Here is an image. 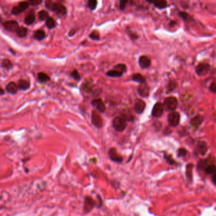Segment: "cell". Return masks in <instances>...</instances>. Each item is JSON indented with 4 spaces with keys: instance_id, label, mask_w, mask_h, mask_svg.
<instances>
[{
    "instance_id": "1",
    "label": "cell",
    "mask_w": 216,
    "mask_h": 216,
    "mask_svg": "<svg viewBox=\"0 0 216 216\" xmlns=\"http://www.w3.org/2000/svg\"><path fill=\"white\" fill-rule=\"evenodd\" d=\"M197 170L203 171L207 175L215 174V165L214 158L209 157L205 159H201L197 164Z\"/></svg>"
},
{
    "instance_id": "2",
    "label": "cell",
    "mask_w": 216,
    "mask_h": 216,
    "mask_svg": "<svg viewBox=\"0 0 216 216\" xmlns=\"http://www.w3.org/2000/svg\"><path fill=\"white\" fill-rule=\"evenodd\" d=\"M46 7L51 10L57 14L65 15L67 14V8L62 4L60 3H54L50 1H46Z\"/></svg>"
},
{
    "instance_id": "3",
    "label": "cell",
    "mask_w": 216,
    "mask_h": 216,
    "mask_svg": "<svg viewBox=\"0 0 216 216\" xmlns=\"http://www.w3.org/2000/svg\"><path fill=\"white\" fill-rule=\"evenodd\" d=\"M164 109L165 112L175 111L178 107V101L174 96H169L164 100Z\"/></svg>"
},
{
    "instance_id": "4",
    "label": "cell",
    "mask_w": 216,
    "mask_h": 216,
    "mask_svg": "<svg viewBox=\"0 0 216 216\" xmlns=\"http://www.w3.org/2000/svg\"><path fill=\"white\" fill-rule=\"evenodd\" d=\"M112 126L118 132L124 131L127 127V119L125 117H115L112 121Z\"/></svg>"
},
{
    "instance_id": "5",
    "label": "cell",
    "mask_w": 216,
    "mask_h": 216,
    "mask_svg": "<svg viewBox=\"0 0 216 216\" xmlns=\"http://www.w3.org/2000/svg\"><path fill=\"white\" fill-rule=\"evenodd\" d=\"M91 119L92 125L96 127V128L101 129L102 128L103 125V119L98 112L96 110H92Z\"/></svg>"
},
{
    "instance_id": "6",
    "label": "cell",
    "mask_w": 216,
    "mask_h": 216,
    "mask_svg": "<svg viewBox=\"0 0 216 216\" xmlns=\"http://www.w3.org/2000/svg\"><path fill=\"white\" fill-rule=\"evenodd\" d=\"M210 70V65L206 62H201L197 65L195 68V72L198 76H205Z\"/></svg>"
},
{
    "instance_id": "7",
    "label": "cell",
    "mask_w": 216,
    "mask_h": 216,
    "mask_svg": "<svg viewBox=\"0 0 216 216\" xmlns=\"http://www.w3.org/2000/svg\"><path fill=\"white\" fill-rule=\"evenodd\" d=\"M96 205V202L95 200L90 196H86L84 198L83 212L84 214H88L94 209Z\"/></svg>"
},
{
    "instance_id": "8",
    "label": "cell",
    "mask_w": 216,
    "mask_h": 216,
    "mask_svg": "<svg viewBox=\"0 0 216 216\" xmlns=\"http://www.w3.org/2000/svg\"><path fill=\"white\" fill-rule=\"evenodd\" d=\"M167 121L169 126L171 127H177L180 122V114L178 112L173 111L169 114L167 116Z\"/></svg>"
},
{
    "instance_id": "9",
    "label": "cell",
    "mask_w": 216,
    "mask_h": 216,
    "mask_svg": "<svg viewBox=\"0 0 216 216\" xmlns=\"http://www.w3.org/2000/svg\"><path fill=\"white\" fill-rule=\"evenodd\" d=\"M164 112L163 104L160 102H157L154 105L152 110V115L155 118H160L162 116Z\"/></svg>"
},
{
    "instance_id": "10",
    "label": "cell",
    "mask_w": 216,
    "mask_h": 216,
    "mask_svg": "<svg viewBox=\"0 0 216 216\" xmlns=\"http://www.w3.org/2000/svg\"><path fill=\"white\" fill-rule=\"evenodd\" d=\"M208 150L207 143L204 141H198L195 150V155H205Z\"/></svg>"
},
{
    "instance_id": "11",
    "label": "cell",
    "mask_w": 216,
    "mask_h": 216,
    "mask_svg": "<svg viewBox=\"0 0 216 216\" xmlns=\"http://www.w3.org/2000/svg\"><path fill=\"white\" fill-rule=\"evenodd\" d=\"M29 6V2L22 1L19 3L18 6H14L12 10H11V13L15 15H17L22 13L23 11H24L26 9H28Z\"/></svg>"
},
{
    "instance_id": "12",
    "label": "cell",
    "mask_w": 216,
    "mask_h": 216,
    "mask_svg": "<svg viewBox=\"0 0 216 216\" xmlns=\"http://www.w3.org/2000/svg\"><path fill=\"white\" fill-rule=\"evenodd\" d=\"M91 105L92 107L96 108V110H97L99 113H105L106 111V107L104 104L103 100L102 99H95L92 100Z\"/></svg>"
},
{
    "instance_id": "13",
    "label": "cell",
    "mask_w": 216,
    "mask_h": 216,
    "mask_svg": "<svg viewBox=\"0 0 216 216\" xmlns=\"http://www.w3.org/2000/svg\"><path fill=\"white\" fill-rule=\"evenodd\" d=\"M109 156L110 159L115 162L121 163L123 161V157L118 153L115 148H111L109 150Z\"/></svg>"
},
{
    "instance_id": "14",
    "label": "cell",
    "mask_w": 216,
    "mask_h": 216,
    "mask_svg": "<svg viewBox=\"0 0 216 216\" xmlns=\"http://www.w3.org/2000/svg\"><path fill=\"white\" fill-rule=\"evenodd\" d=\"M3 25L6 30L10 32H16L19 28L18 22L15 20L6 21L3 23Z\"/></svg>"
},
{
    "instance_id": "15",
    "label": "cell",
    "mask_w": 216,
    "mask_h": 216,
    "mask_svg": "<svg viewBox=\"0 0 216 216\" xmlns=\"http://www.w3.org/2000/svg\"><path fill=\"white\" fill-rule=\"evenodd\" d=\"M146 108L145 102L141 99H137L134 105V110L137 114H141Z\"/></svg>"
},
{
    "instance_id": "16",
    "label": "cell",
    "mask_w": 216,
    "mask_h": 216,
    "mask_svg": "<svg viewBox=\"0 0 216 216\" xmlns=\"http://www.w3.org/2000/svg\"><path fill=\"white\" fill-rule=\"evenodd\" d=\"M138 64L141 68L147 69L151 66L152 61L151 60H150L147 56L142 55L139 58Z\"/></svg>"
},
{
    "instance_id": "17",
    "label": "cell",
    "mask_w": 216,
    "mask_h": 216,
    "mask_svg": "<svg viewBox=\"0 0 216 216\" xmlns=\"http://www.w3.org/2000/svg\"><path fill=\"white\" fill-rule=\"evenodd\" d=\"M203 122V117L201 115H196V116L191 119L190 120V125L192 126L193 128L195 130H197L200 126L202 125Z\"/></svg>"
},
{
    "instance_id": "18",
    "label": "cell",
    "mask_w": 216,
    "mask_h": 216,
    "mask_svg": "<svg viewBox=\"0 0 216 216\" xmlns=\"http://www.w3.org/2000/svg\"><path fill=\"white\" fill-rule=\"evenodd\" d=\"M150 87L146 83L140 84L138 88V94L142 98H148L150 95Z\"/></svg>"
},
{
    "instance_id": "19",
    "label": "cell",
    "mask_w": 216,
    "mask_h": 216,
    "mask_svg": "<svg viewBox=\"0 0 216 216\" xmlns=\"http://www.w3.org/2000/svg\"><path fill=\"white\" fill-rule=\"evenodd\" d=\"M148 3L153 4V6H155L156 8L159 10H164L168 6L167 1L165 0H160V1H146Z\"/></svg>"
},
{
    "instance_id": "20",
    "label": "cell",
    "mask_w": 216,
    "mask_h": 216,
    "mask_svg": "<svg viewBox=\"0 0 216 216\" xmlns=\"http://www.w3.org/2000/svg\"><path fill=\"white\" fill-rule=\"evenodd\" d=\"M194 164L192 163L188 164L186 167V177L188 181L192 183L193 182V168H194Z\"/></svg>"
},
{
    "instance_id": "21",
    "label": "cell",
    "mask_w": 216,
    "mask_h": 216,
    "mask_svg": "<svg viewBox=\"0 0 216 216\" xmlns=\"http://www.w3.org/2000/svg\"><path fill=\"white\" fill-rule=\"evenodd\" d=\"M18 90V89L17 84H16V83L14 82L9 83L6 86V91H7V92H8V93L11 95L16 94Z\"/></svg>"
},
{
    "instance_id": "22",
    "label": "cell",
    "mask_w": 216,
    "mask_h": 216,
    "mask_svg": "<svg viewBox=\"0 0 216 216\" xmlns=\"http://www.w3.org/2000/svg\"><path fill=\"white\" fill-rule=\"evenodd\" d=\"M18 89L22 91H26L30 88V83L26 80H20L17 84Z\"/></svg>"
},
{
    "instance_id": "23",
    "label": "cell",
    "mask_w": 216,
    "mask_h": 216,
    "mask_svg": "<svg viewBox=\"0 0 216 216\" xmlns=\"http://www.w3.org/2000/svg\"><path fill=\"white\" fill-rule=\"evenodd\" d=\"M131 79H132V80H133V81L134 82L140 83V84L146 83L145 78L141 74H139V73L134 74L132 76V78H131Z\"/></svg>"
},
{
    "instance_id": "24",
    "label": "cell",
    "mask_w": 216,
    "mask_h": 216,
    "mask_svg": "<svg viewBox=\"0 0 216 216\" xmlns=\"http://www.w3.org/2000/svg\"><path fill=\"white\" fill-rule=\"evenodd\" d=\"M124 74L122 72L119 71H116V70H110L107 73L106 75L108 77H110V78H121V77L122 76V75Z\"/></svg>"
},
{
    "instance_id": "25",
    "label": "cell",
    "mask_w": 216,
    "mask_h": 216,
    "mask_svg": "<svg viewBox=\"0 0 216 216\" xmlns=\"http://www.w3.org/2000/svg\"><path fill=\"white\" fill-rule=\"evenodd\" d=\"M177 86V83L175 80H170L166 88V94H169L175 90Z\"/></svg>"
},
{
    "instance_id": "26",
    "label": "cell",
    "mask_w": 216,
    "mask_h": 216,
    "mask_svg": "<svg viewBox=\"0 0 216 216\" xmlns=\"http://www.w3.org/2000/svg\"><path fill=\"white\" fill-rule=\"evenodd\" d=\"M46 37V32L43 30H37L34 34V38L38 41H41L44 39Z\"/></svg>"
},
{
    "instance_id": "27",
    "label": "cell",
    "mask_w": 216,
    "mask_h": 216,
    "mask_svg": "<svg viewBox=\"0 0 216 216\" xmlns=\"http://www.w3.org/2000/svg\"><path fill=\"white\" fill-rule=\"evenodd\" d=\"M37 79L41 83H45L50 80L49 77L44 72H40L37 74Z\"/></svg>"
},
{
    "instance_id": "28",
    "label": "cell",
    "mask_w": 216,
    "mask_h": 216,
    "mask_svg": "<svg viewBox=\"0 0 216 216\" xmlns=\"http://www.w3.org/2000/svg\"><path fill=\"white\" fill-rule=\"evenodd\" d=\"M16 33L18 37L21 38L25 37L28 34V29L24 28V27H20V28L19 27V28L16 31Z\"/></svg>"
},
{
    "instance_id": "29",
    "label": "cell",
    "mask_w": 216,
    "mask_h": 216,
    "mask_svg": "<svg viewBox=\"0 0 216 216\" xmlns=\"http://www.w3.org/2000/svg\"><path fill=\"white\" fill-rule=\"evenodd\" d=\"M164 158L165 160L166 161V162L169 164L170 165H174L176 164V162L173 159L172 155L170 154H167V153H165L164 155Z\"/></svg>"
},
{
    "instance_id": "30",
    "label": "cell",
    "mask_w": 216,
    "mask_h": 216,
    "mask_svg": "<svg viewBox=\"0 0 216 216\" xmlns=\"http://www.w3.org/2000/svg\"><path fill=\"white\" fill-rule=\"evenodd\" d=\"M36 20V17L33 13H29L28 16L25 18L24 22L27 25H30L33 24Z\"/></svg>"
},
{
    "instance_id": "31",
    "label": "cell",
    "mask_w": 216,
    "mask_h": 216,
    "mask_svg": "<svg viewBox=\"0 0 216 216\" xmlns=\"http://www.w3.org/2000/svg\"><path fill=\"white\" fill-rule=\"evenodd\" d=\"M46 25L49 29H52L55 28L56 23L55 20H54L53 18L48 17L46 20Z\"/></svg>"
},
{
    "instance_id": "32",
    "label": "cell",
    "mask_w": 216,
    "mask_h": 216,
    "mask_svg": "<svg viewBox=\"0 0 216 216\" xmlns=\"http://www.w3.org/2000/svg\"><path fill=\"white\" fill-rule=\"evenodd\" d=\"M114 70L120 71V72H122L123 74H124V73L127 72V70H128L126 65L124 64H119L115 65L114 66Z\"/></svg>"
},
{
    "instance_id": "33",
    "label": "cell",
    "mask_w": 216,
    "mask_h": 216,
    "mask_svg": "<svg viewBox=\"0 0 216 216\" xmlns=\"http://www.w3.org/2000/svg\"><path fill=\"white\" fill-rule=\"evenodd\" d=\"M98 6V1L96 0H89L87 2V7L91 11L95 10Z\"/></svg>"
},
{
    "instance_id": "34",
    "label": "cell",
    "mask_w": 216,
    "mask_h": 216,
    "mask_svg": "<svg viewBox=\"0 0 216 216\" xmlns=\"http://www.w3.org/2000/svg\"><path fill=\"white\" fill-rule=\"evenodd\" d=\"M1 65L2 67L6 69H10L13 67L12 63H11V61L8 59H3L1 61Z\"/></svg>"
},
{
    "instance_id": "35",
    "label": "cell",
    "mask_w": 216,
    "mask_h": 216,
    "mask_svg": "<svg viewBox=\"0 0 216 216\" xmlns=\"http://www.w3.org/2000/svg\"><path fill=\"white\" fill-rule=\"evenodd\" d=\"M89 37H90L91 40L99 41L100 40V33L98 32V30H94L93 31H92V32L89 35Z\"/></svg>"
},
{
    "instance_id": "36",
    "label": "cell",
    "mask_w": 216,
    "mask_h": 216,
    "mask_svg": "<svg viewBox=\"0 0 216 216\" xmlns=\"http://www.w3.org/2000/svg\"><path fill=\"white\" fill-rule=\"evenodd\" d=\"M178 15L180 18H181L185 22H188L190 19V16L186 11H179L178 12Z\"/></svg>"
},
{
    "instance_id": "37",
    "label": "cell",
    "mask_w": 216,
    "mask_h": 216,
    "mask_svg": "<svg viewBox=\"0 0 216 216\" xmlns=\"http://www.w3.org/2000/svg\"><path fill=\"white\" fill-rule=\"evenodd\" d=\"M38 16H39V18L40 20L44 21L46 20L49 17V14L47 11L45 10H41L39 13H38Z\"/></svg>"
},
{
    "instance_id": "38",
    "label": "cell",
    "mask_w": 216,
    "mask_h": 216,
    "mask_svg": "<svg viewBox=\"0 0 216 216\" xmlns=\"http://www.w3.org/2000/svg\"><path fill=\"white\" fill-rule=\"evenodd\" d=\"M177 154L178 157H184L187 155L188 151L187 150L184 148H179L177 150Z\"/></svg>"
},
{
    "instance_id": "39",
    "label": "cell",
    "mask_w": 216,
    "mask_h": 216,
    "mask_svg": "<svg viewBox=\"0 0 216 216\" xmlns=\"http://www.w3.org/2000/svg\"><path fill=\"white\" fill-rule=\"evenodd\" d=\"M71 76L73 79L76 80V81H80V79H81V78H80L79 73L78 72V71H76V70L73 71L71 74Z\"/></svg>"
},
{
    "instance_id": "40",
    "label": "cell",
    "mask_w": 216,
    "mask_h": 216,
    "mask_svg": "<svg viewBox=\"0 0 216 216\" xmlns=\"http://www.w3.org/2000/svg\"><path fill=\"white\" fill-rule=\"evenodd\" d=\"M128 35H129V36L130 37V39L131 40H133V41L136 40H138V38H139L138 34L136 32H132V30H128Z\"/></svg>"
},
{
    "instance_id": "41",
    "label": "cell",
    "mask_w": 216,
    "mask_h": 216,
    "mask_svg": "<svg viewBox=\"0 0 216 216\" xmlns=\"http://www.w3.org/2000/svg\"><path fill=\"white\" fill-rule=\"evenodd\" d=\"M128 3V1H122V0H121V1H119V9L121 11H124L126 8V5Z\"/></svg>"
},
{
    "instance_id": "42",
    "label": "cell",
    "mask_w": 216,
    "mask_h": 216,
    "mask_svg": "<svg viewBox=\"0 0 216 216\" xmlns=\"http://www.w3.org/2000/svg\"><path fill=\"white\" fill-rule=\"evenodd\" d=\"M41 3H42V1H41V0H31V1H30L29 2V5H32V6H37Z\"/></svg>"
},
{
    "instance_id": "43",
    "label": "cell",
    "mask_w": 216,
    "mask_h": 216,
    "mask_svg": "<svg viewBox=\"0 0 216 216\" xmlns=\"http://www.w3.org/2000/svg\"><path fill=\"white\" fill-rule=\"evenodd\" d=\"M209 90L210 92H213V93H215L216 92V85H215V83L214 81L210 85Z\"/></svg>"
},
{
    "instance_id": "44",
    "label": "cell",
    "mask_w": 216,
    "mask_h": 216,
    "mask_svg": "<svg viewBox=\"0 0 216 216\" xmlns=\"http://www.w3.org/2000/svg\"><path fill=\"white\" fill-rule=\"evenodd\" d=\"M176 25V22L174 21V20H171L170 22V23H169V25L171 26V27H174V25Z\"/></svg>"
},
{
    "instance_id": "45",
    "label": "cell",
    "mask_w": 216,
    "mask_h": 216,
    "mask_svg": "<svg viewBox=\"0 0 216 216\" xmlns=\"http://www.w3.org/2000/svg\"><path fill=\"white\" fill-rule=\"evenodd\" d=\"M75 33H76V31H75V30H71V31H70V32L68 33V35H69V36H72L73 35H74V34Z\"/></svg>"
},
{
    "instance_id": "46",
    "label": "cell",
    "mask_w": 216,
    "mask_h": 216,
    "mask_svg": "<svg viewBox=\"0 0 216 216\" xmlns=\"http://www.w3.org/2000/svg\"><path fill=\"white\" fill-rule=\"evenodd\" d=\"M212 181L214 184H215V174L212 176Z\"/></svg>"
},
{
    "instance_id": "47",
    "label": "cell",
    "mask_w": 216,
    "mask_h": 216,
    "mask_svg": "<svg viewBox=\"0 0 216 216\" xmlns=\"http://www.w3.org/2000/svg\"><path fill=\"white\" fill-rule=\"evenodd\" d=\"M5 94V91H4L2 88H0V96L3 95Z\"/></svg>"
}]
</instances>
